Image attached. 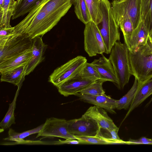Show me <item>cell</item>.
Wrapping results in <instances>:
<instances>
[{
    "label": "cell",
    "instance_id": "obj_22",
    "mask_svg": "<svg viewBox=\"0 0 152 152\" xmlns=\"http://www.w3.org/2000/svg\"><path fill=\"white\" fill-rule=\"evenodd\" d=\"M138 82L135 78L134 83L127 93L119 100H117L116 109L118 110L129 109L138 86Z\"/></svg>",
    "mask_w": 152,
    "mask_h": 152
},
{
    "label": "cell",
    "instance_id": "obj_27",
    "mask_svg": "<svg viewBox=\"0 0 152 152\" xmlns=\"http://www.w3.org/2000/svg\"><path fill=\"white\" fill-rule=\"evenodd\" d=\"M92 21L98 25L102 22L101 0H85Z\"/></svg>",
    "mask_w": 152,
    "mask_h": 152
},
{
    "label": "cell",
    "instance_id": "obj_32",
    "mask_svg": "<svg viewBox=\"0 0 152 152\" xmlns=\"http://www.w3.org/2000/svg\"><path fill=\"white\" fill-rule=\"evenodd\" d=\"M118 25L123 34L125 44H126L134 30L132 23L129 17H126L122 18Z\"/></svg>",
    "mask_w": 152,
    "mask_h": 152
},
{
    "label": "cell",
    "instance_id": "obj_1",
    "mask_svg": "<svg viewBox=\"0 0 152 152\" xmlns=\"http://www.w3.org/2000/svg\"><path fill=\"white\" fill-rule=\"evenodd\" d=\"M27 16L14 27V34L25 35L31 39L42 37L58 22L51 18L37 2Z\"/></svg>",
    "mask_w": 152,
    "mask_h": 152
},
{
    "label": "cell",
    "instance_id": "obj_37",
    "mask_svg": "<svg viewBox=\"0 0 152 152\" xmlns=\"http://www.w3.org/2000/svg\"><path fill=\"white\" fill-rule=\"evenodd\" d=\"M148 38L150 41L152 42V30L149 33Z\"/></svg>",
    "mask_w": 152,
    "mask_h": 152
},
{
    "label": "cell",
    "instance_id": "obj_21",
    "mask_svg": "<svg viewBox=\"0 0 152 152\" xmlns=\"http://www.w3.org/2000/svg\"><path fill=\"white\" fill-rule=\"evenodd\" d=\"M16 5L15 0H4L0 7V29L12 27L10 20L13 15Z\"/></svg>",
    "mask_w": 152,
    "mask_h": 152
},
{
    "label": "cell",
    "instance_id": "obj_15",
    "mask_svg": "<svg viewBox=\"0 0 152 152\" xmlns=\"http://www.w3.org/2000/svg\"><path fill=\"white\" fill-rule=\"evenodd\" d=\"M83 115L94 120L98 123L99 127L119 130L107 112L102 108L95 105L91 106Z\"/></svg>",
    "mask_w": 152,
    "mask_h": 152
},
{
    "label": "cell",
    "instance_id": "obj_34",
    "mask_svg": "<svg viewBox=\"0 0 152 152\" xmlns=\"http://www.w3.org/2000/svg\"><path fill=\"white\" fill-rule=\"evenodd\" d=\"M128 145H137L139 144H152V139L145 137H142L137 139L130 138L127 141Z\"/></svg>",
    "mask_w": 152,
    "mask_h": 152
},
{
    "label": "cell",
    "instance_id": "obj_13",
    "mask_svg": "<svg viewBox=\"0 0 152 152\" xmlns=\"http://www.w3.org/2000/svg\"><path fill=\"white\" fill-rule=\"evenodd\" d=\"M94 82L82 78L78 74L62 83L57 88L61 94L66 97L79 92Z\"/></svg>",
    "mask_w": 152,
    "mask_h": 152
},
{
    "label": "cell",
    "instance_id": "obj_29",
    "mask_svg": "<svg viewBox=\"0 0 152 152\" xmlns=\"http://www.w3.org/2000/svg\"><path fill=\"white\" fill-rule=\"evenodd\" d=\"M19 88H18L16 91L12 102L9 104V108L6 115L0 123V127L4 130L9 128L12 124H15L14 111L15 108Z\"/></svg>",
    "mask_w": 152,
    "mask_h": 152
},
{
    "label": "cell",
    "instance_id": "obj_11",
    "mask_svg": "<svg viewBox=\"0 0 152 152\" xmlns=\"http://www.w3.org/2000/svg\"><path fill=\"white\" fill-rule=\"evenodd\" d=\"M45 12L58 22L73 4V0H39L37 2Z\"/></svg>",
    "mask_w": 152,
    "mask_h": 152
},
{
    "label": "cell",
    "instance_id": "obj_26",
    "mask_svg": "<svg viewBox=\"0 0 152 152\" xmlns=\"http://www.w3.org/2000/svg\"><path fill=\"white\" fill-rule=\"evenodd\" d=\"M39 0H17L16 5L12 19H15L28 13Z\"/></svg>",
    "mask_w": 152,
    "mask_h": 152
},
{
    "label": "cell",
    "instance_id": "obj_28",
    "mask_svg": "<svg viewBox=\"0 0 152 152\" xmlns=\"http://www.w3.org/2000/svg\"><path fill=\"white\" fill-rule=\"evenodd\" d=\"M43 125V124H42L36 128L21 133L17 132L13 129L10 128L8 132V137L4 140L18 143L23 142L24 141L23 139L27 136L38 133L41 129Z\"/></svg>",
    "mask_w": 152,
    "mask_h": 152
},
{
    "label": "cell",
    "instance_id": "obj_40",
    "mask_svg": "<svg viewBox=\"0 0 152 152\" xmlns=\"http://www.w3.org/2000/svg\"><path fill=\"white\" fill-rule=\"evenodd\" d=\"M112 0L113 1V0Z\"/></svg>",
    "mask_w": 152,
    "mask_h": 152
},
{
    "label": "cell",
    "instance_id": "obj_36",
    "mask_svg": "<svg viewBox=\"0 0 152 152\" xmlns=\"http://www.w3.org/2000/svg\"><path fill=\"white\" fill-rule=\"evenodd\" d=\"M14 34V27L0 29V37H7Z\"/></svg>",
    "mask_w": 152,
    "mask_h": 152
},
{
    "label": "cell",
    "instance_id": "obj_14",
    "mask_svg": "<svg viewBox=\"0 0 152 152\" xmlns=\"http://www.w3.org/2000/svg\"><path fill=\"white\" fill-rule=\"evenodd\" d=\"M33 40L32 55L30 60L26 66V76L32 72L43 61L45 58V53L48 48V45L43 42L42 37H36Z\"/></svg>",
    "mask_w": 152,
    "mask_h": 152
},
{
    "label": "cell",
    "instance_id": "obj_31",
    "mask_svg": "<svg viewBox=\"0 0 152 152\" xmlns=\"http://www.w3.org/2000/svg\"><path fill=\"white\" fill-rule=\"evenodd\" d=\"M104 82L100 80L96 81L78 93L91 96L105 94V92L102 87Z\"/></svg>",
    "mask_w": 152,
    "mask_h": 152
},
{
    "label": "cell",
    "instance_id": "obj_16",
    "mask_svg": "<svg viewBox=\"0 0 152 152\" xmlns=\"http://www.w3.org/2000/svg\"><path fill=\"white\" fill-rule=\"evenodd\" d=\"M74 95L81 101L102 108L112 114L115 112L116 100L106 94L95 96L88 95L77 93Z\"/></svg>",
    "mask_w": 152,
    "mask_h": 152
},
{
    "label": "cell",
    "instance_id": "obj_8",
    "mask_svg": "<svg viewBox=\"0 0 152 152\" xmlns=\"http://www.w3.org/2000/svg\"><path fill=\"white\" fill-rule=\"evenodd\" d=\"M84 47L90 57L105 53V47L97 25L91 21L85 25Z\"/></svg>",
    "mask_w": 152,
    "mask_h": 152
},
{
    "label": "cell",
    "instance_id": "obj_7",
    "mask_svg": "<svg viewBox=\"0 0 152 152\" xmlns=\"http://www.w3.org/2000/svg\"><path fill=\"white\" fill-rule=\"evenodd\" d=\"M87 62L85 57L77 56L55 69L49 76L48 81L57 87L77 75Z\"/></svg>",
    "mask_w": 152,
    "mask_h": 152
},
{
    "label": "cell",
    "instance_id": "obj_3",
    "mask_svg": "<svg viewBox=\"0 0 152 152\" xmlns=\"http://www.w3.org/2000/svg\"><path fill=\"white\" fill-rule=\"evenodd\" d=\"M102 22L98 26L105 47V53H110L115 43L120 40L119 27L114 19L109 0H101Z\"/></svg>",
    "mask_w": 152,
    "mask_h": 152
},
{
    "label": "cell",
    "instance_id": "obj_38",
    "mask_svg": "<svg viewBox=\"0 0 152 152\" xmlns=\"http://www.w3.org/2000/svg\"><path fill=\"white\" fill-rule=\"evenodd\" d=\"M4 0H0V7H2L3 5Z\"/></svg>",
    "mask_w": 152,
    "mask_h": 152
},
{
    "label": "cell",
    "instance_id": "obj_30",
    "mask_svg": "<svg viewBox=\"0 0 152 152\" xmlns=\"http://www.w3.org/2000/svg\"><path fill=\"white\" fill-rule=\"evenodd\" d=\"M78 75L82 78L95 81L100 78L97 71L91 63L87 62L83 67Z\"/></svg>",
    "mask_w": 152,
    "mask_h": 152
},
{
    "label": "cell",
    "instance_id": "obj_33",
    "mask_svg": "<svg viewBox=\"0 0 152 152\" xmlns=\"http://www.w3.org/2000/svg\"><path fill=\"white\" fill-rule=\"evenodd\" d=\"M77 140L82 142V144H110V142L96 136H75Z\"/></svg>",
    "mask_w": 152,
    "mask_h": 152
},
{
    "label": "cell",
    "instance_id": "obj_35",
    "mask_svg": "<svg viewBox=\"0 0 152 152\" xmlns=\"http://www.w3.org/2000/svg\"><path fill=\"white\" fill-rule=\"evenodd\" d=\"M55 142V144L61 145L64 144H82L80 141L77 139H66L65 140H58Z\"/></svg>",
    "mask_w": 152,
    "mask_h": 152
},
{
    "label": "cell",
    "instance_id": "obj_17",
    "mask_svg": "<svg viewBox=\"0 0 152 152\" xmlns=\"http://www.w3.org/2000/svg\"><path fill=\"white\" fill-rule=\"evenodd\" d=\"M152 93V78L142 83H139L134 98L123 121L126 119L134 109L137 107L147 98L151 95Z\"/></svg>",
    "mask_w": 152,
    "mask_h": 152
},
{
    "label": "cell",
    "instance_id": "obj_19",
    "mask_svg": "<svg viewBox=\"0 0 152 152\" xmlns=\"http://www.w3.org/2000/svg\"><path fill=\"white\" fill-rule=\"evenodd\" d=\"M32 48L0 63V74L18 66L27 65L32 55Z\"/></svg>",
    "mask_w": 152,
    "mask_h": 152
},
{
    "label": "cell",
    "instance_id": "obj_4",
    "mask_svg": "<svg viewBox=\"0 0 152 152\" xmlns=\"http://www.w3.org/2000/svg\"><path fill=\"white\" fill-rule=\"evenodd\" d=\"M109 59L119 82L118 88H123L129 81L131 72L129 50L125 44L116 42L110 53Z\"/></svg>",
    "mask_w": 152,
    "mask_h": 152
},
{
    "label": "cell",
    "instance_id": "obj_24",
    "mask_svg": "<svg viewBox=\"0 0 152 152\" xmlns=\"http://www.w3.org/2000/svg\"><path fill=\"white\" fill-rule=\"evenodd\" d=\"M118 130L99 127L96 136L110 142V144H128L127 141H124L119 137Z\"/></svg>",
    "mask_w": 152,
    "mask_h": 152
},
{
    "label": "cell",
    "instance_id": "obj_10",
    "mask_svg": "<svg viewBox=\"0 0 152 152\" xmlns=\"http://www.w3.org/2000/svg\"><path fill=\"white\" fill-rule=\"evenodd\" d=\"M67 122L69 132L75 136H96L99 128L94 120L83 115Z\"/></svg>",
    "mask_w": 152,
    "mask_h": 152
},
{
    "label": "cell",
    "instance_id": "obj_5",
    "mask_svg": "<svg viewBox=\"0 0 152 152\" xmlns=\"http://www.w3.org/2000/svg\"><path fill=\"white\" fill-rule=\"evenodd\" d=\"M33 45V39L25 35L0 37V63L32 49Z\"/></svg>",
    "mask_w": 152,
    "mask_h": 152
},
{
    "label": "cell",
    "instance_id": "obj_25",
    "mask_svg": "<svg viewBox=\"0 0 152 152\" xmlns=\"http://www.w3.org/2000/svg\"><path fill=\"white\" fill-rule=\"evenodd\" d=\"M141 20L147 28L149 33L152 30V0H142Z\"/></svg>",
    "mask_w": 152,
    "mask_h": 152
},
{
    "label": "cell",
    "instance_id": "obj_2",
    "mask_svg": "<svg viewBox=\"0 0 152 152\" xmlns=\"http://www.w3.org/2000/svg\"><path fill=\"white\" fill-rule=\"evenodd\" d=\"M132 75L139 84L152 78V42L149 38L145 43L129 50Z\"/></svg>",
    "mask_w": 152,
    "mask_h": 152
},
{
    "label": "cell",
    "instance_id": "obj_18",
    "mask_svg": "<svg viewBox=\"0 0 152 152\" xmlns=\"http://www.w3.org/2000/svg\"><path fill=\"white\" fill-rule=\"evenodd\" d=\"M149 31L144 22L141 21L134 29L129 39L125 44L129 51L144 44L148 37Z\"/></svg>",
    "mask_w": 152,
    "mask_h": 152
},
{
    "label": "cell",
    "instance_id": "obj_12",
    "mask_svg": "<svg viewBox=\"0 0 152 152\" xmlns=\"http://www.w3.org/2000/svg\"><path fill=\"white\" fill-rule=\"evenodd\" d=\"M102 57L95 59L91 63L96 69L100 76L99 80L105 82L109 81L115 83L118 87L119 82L113 66L109 58L103 54Z\"/></svg>",
    "mask_w": 152,
    "mask_h": 152
},
{
    "label": "cell",
    "instance_id": "obj_9",
    "mask_svg": "<svg viewBox=\"0 0 152 152\" xmlns=\"http://www.w3.org/2000/svg\"><path fill=\"white\" fill-rule=\"evenodd\" d=\"M39 137L77 139L75 135L69 132L67 120L54 117L46 119L36 137Z\"/></svg>",
    "mask_w": 152,
    "mask_h": 152
},
{
    "label": "cell",
    "instance_id": "obj_39",
    "mask_svg": "<svg viewBox=\"0 0 152 152\" xmlns=\"http://www.w3.org/2000/svg\"><path fill=\"white\" fill-rule=\"evenodd\" d=\"M152 102V97L151 98V99H150V101L148 102L146 105V106H148L151 103V102Z\"/></svg>",
    "mask_w": 152,
    "mask_h": 152
},
{
    "label": "cell",
    "instance_id": "obj_23",
    "mask_svg": "<svg viewBox=\"0 0 152 152\" xmlns=\"http://www.w3.org/2000/svg\"><path fill=\"white\" fill-rule=\"evenodd\" d=\"M75 14L77 18L85 25L92 21L85 0H73Z\"/></svg>",
    "mask_w": 152,
    "mask_h": 152
},
{
    "label": "cell",
    "instance_id": "obj_6",
    "mask_svg": "<svg viewBox=\"0 0 152 152\" xmlns=\"http://www.w3.org/2000/svg\"><path fill=\"white\" fill-rule=\"evenodd\" d=\"M142 0H114L111 3L112 12L117 23L123 18L129 17L134 29L141 21Z\"/></svg>",
    "mask_w": 152,
    "mask_h": 152
},
{
    "label": "cell",
    "instance_id": "obj_20",
    "mask_svg": "<svg viewBox=\"0 0 152 152\" xmlns=\"http://www.w3.org/2000/svg\"><path fill=\"white\" fill-rule=\"evenodd\" d=\"M27 65L20 66L1 74V81L10 83L19 88L24 80Z\"/></svg>",
    "mask_w": 152,
    "mask_h": 152
}]
</instances>
